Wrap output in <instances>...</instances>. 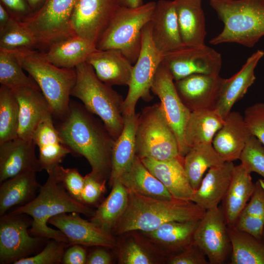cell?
I'll use <instances>...</instances> for the list:
<instances>
[{"label":"cell","instance_id":"44","mask_svg":"<svg viewBox=\"0 0 264 264\" xmlns=\"http://www.w3.org/2000/svg\"><path fill=\"white\" fill-rule=\"evenodd\" d=\"M243 117L251 134L264 146V103H256L247 108Z\"/></svg>","mask_w":264,"mask_h":264},{"label":"cell","instance_id":"4","mask_svg":"<svg viewBox=\"0 0 264 264\" xmlns=\"http://www.w3.org/2000/svg\"><path fill=\"white\" fill-rule=\"evenodd\" d=\"M11 51L38 85L50 106L53 117L63 118L68 111L71 91L76 80L75 68L56 66L34 49Z\"/></svg>","mask_w":264,"mask_h":264},{"label":"cell","instance_id":"45","mask_svg":"<svg viewBox=\"0 0 264 264\" xmlns=\"http://www.w3.org/2000/svg\"><path fill=\"white\" fill-rule=\"evenodd\" d=\"M106 181L97 179L90 173L84 176L81 199L83 204L93 205L98 202L106 191Z\"/></svg>","mask_w":264,"mask_h":264},{"label":"cell","instance_id":"51","mask_svg":"<svg viewBox=\"0 0 264 264\" xmlns=\"http://www.w3.org/2000/svg\"><path fill=\"white\" fill-rule=\"evenodd\" d=\"M112 259L110 253L103 248H98L92 251L87 257V264H110Z\"/></svg>","mask_w":264,"mask_h":264},{"label":"cell","instance_id":"5","mask_svg":"<svg viewBox=\"0 0 264 264\" xmlns=\"http://www.w3.org/2000/svg\"><path fill=\"white\" fill-rule=\"evenodd\" d=\"M75 69L76 80L71 96L79 99L88 111L98 116L115 140L124 127V99L111 86L102 82L86 62Z\"/></svg>","mask_w":264,"mask_h":264},{"label":"cell","instance_id":"12","mask_svg":"<svg viewBox=\"0 0 264 264\" xmlns=\"http://www.w3.org/2000/svg\"><path fill=\"white\" fill-rule=\"evenodd\" d=\"M151 90L160 99L164 115L176 138L179 156L184 157L189 150L185 143L184 132L191 111L180 98L173 77L162 62L155 75Z\"/></svg>","mask_w":264,"mask_h":264},{"label":"cell","instance_id":"6","mask_svg":"<svg viewBox=\"0 0 264 264\" xmlns=\"http://www.w3.org/2000/svg\"><path fill=\"white\" fill-rule=\"evenodd\" d=\"M210 4L224 24L210 44L235 43L252 47L264 36V0H210Z\"/></svg>","mask_w":264,"mask_h":264},{"label":"cell","instance_id":"55","mask_svg":"<svg viewBox=\"0 0 264 264\" xmlns=\"http://www.w3.org/2000/svg\"><path fill=\"white\" fill-rule=\"evenodd\" d=\"M263 238L264 240V226L263 231Z\"/></svg>","mask_w":264,"mask_h":264},{"label":"cell","instance_id":"14","mask_svg":"<svg viewBox=\"0 0 264 264\" xmlns=\"http://www.w3.org/2000/svg\"><path fill=\"white\" fill-rule=\"evenodd\" d=\"M193 242L205 253L210 264H222L231 252L228 227L220 205L206 210L195 230Z\"/></svg>","mask_w":264,"mask_h":264},{"label":"cell","instance_id":"32","mask_svg":"<svg viewBox=\"0 0 264 264\" xmlns=\"http://www.w3.org/2000/svg\"><path fill=\"white\" fill-rule=\"evenodd\" d=\"M223 123L224 118L216 109L191 111L184 132L187 147L190 150L196 145L212 144Z\"/></svg>","mask_w":264,"mask_h":264},{"label":"cell","instance_id":"49","mask_svg":"<svg viewBox=\"0 0 264 264\" xmlns=\"http://www.w3.org/2000/svg\"><path fill=\"white\" fill-rule=\"evenodd\" d=\"M84 246L80 244L68 246L65 251L62 263L64 264H86L88 256Z\"/></svg>","mask_w":264,"mask_h":264},{"label":"cell","instance_id":"10","mask_svg":"<svg viewBox=\"0 0 264 264\" xmlns=\"http://www.w3.org/2000/svg\"><path fill=\"white\" fill-rule=\"evenodd\" d=\"M163 54L155 47L152 37L151 21L142 32L141 47L138 57L133 66L129 90L123 104V115L135 113L138 100L152 99L151 87Z\"/></svg>","mask_w":264,"mask_h":264},{"label":"cell","instance_id":"1","mask_svg":"<svg viewBox=\"0 0 264 264\" xmlns=\"http://www.w3.org/2000/svg\"><path fill=\"white\" fill-rule=\"evenodd\" d=\"M60 121L56 127L70 154L84 157L90 165V173L97 179H109L115 140L103 122L83 105L71 101L67 114Z\"/></svg>","mask_w":264,"mask_h":264},{"label":"cell","instance_id":"2","mask_svg":"<svg viewBox=\"0 0 264 264\" xmlns=\"http://www.w3.org/2000/svg\"><path fill=\"white\" fill-rule=\"evenodd\" d=\"M128 191L127 208L113 230L116 234L136 230L148 233L172 221H198L206 211L191 200L158 199Z\"/></svg>","mask_w":264,"mask_h":264},{"label":"cell","instance_id":"20","mask_svg":"<svg viewBox=\"0 0 264 264\" xmlns=\"http://www.w3.org/2000/svg\"><path fill=\"white\" fill-rule=\"evenodd\" d=\"M251 135L243 116L238 111H230L214 136L212 144L224 162H233L239 159Z\"/></svg>","mask_w":264,"mask_h":264},{"label":"cell","instance_id":"37","mask_svg":"<svg viewBox=\"0 0 264 264\" xmlns=\"http://www.w3.org/2000/svg\"><path fill=\"white\" fill-rule=\"evenodd\" d=\"M198 221H169L146 233L171 251L178 253L193 242L194 233Z\"/></svg>","mask_w":264,"mask_h":264},{"label":"cell","instance_id":"17","mask_svg":"<svg viewBox=\"0 0 264 264\" xmlns=\"http://www.w3.org/2000/svg\"><path fill=\"white\" fill-rule=\"evenodd\" d=\"M224 79L195 74L175 82L177 93L191 111L215 109Z\"/></svg>","mask_w":264,"mask_h":264},{"label":"cell","instance_id":"23","mask_svg":"<svg viewBox=\"0 0 264 264\" xmlns=\"http://www.w3.org/2000/svg\"><path fill=\"white\" fill-rule=\"evenodd\" d=\"M179 156L166 160L140 159L148 170L165 187L175 198L191 200L194 193Z\"/></svg>","mask_w":264,"mask_h":264},{"label":"cell","instance_id":"48","mask_svg":"<svg viewBox=\"0 0 264 264\" xmlns=\"http://www.w3.org/2000/svg\"><path fill=\"white\" fill-rule=\"evenodd\" d=\"M124 264H151L153 261L147 253L137 242L130 241L125 244L120 255Z\"/></svg>","mask_w":264,"mask_h":264},{"label":"cell","instance_id":"30","mask_svg":"<svg viewBox=\"0 0 264 264\" xmlns=\"http://www.w3.org/2000/svg\"><path fill=\"white\" fill-rule=\"evenodd\" d=\"M96 49L95 44L75 35L52 43L47 51L41 53L47 61L56 66L75 68L86 62Z\"/></svg>","mask_w":264,"mask_h":264},{"label":"cell","instance_id":"22","mask_svg":"<svg viewBox=\"0 0 264 264\" xmlns=\"http://www.w3.org/2000/svg\"><path fill=\"white\" fill-rule=\"evenodd\" d=\"M151 22L153 41L163 54L183 45L174 0H158Z\"/></svg>","mask_w":264,"mask_h":264},{"label":"cell","instance_id":"53","mask_svg":"<svg viewBox=\"0 0 264 264\" xmlns=\"http://www.w3.org/2000/svg\"><path fill=\"white\" fill-rule=\"evenodd\" d=\"M121 6L136 8L143 4V0H120Z\"/></svg>","mask_w":264,"mask_h":264},{"label":"cell","instance_id":"47","mask_svg":"<svg viewBox=\"0 0 264 264\" xmlns=\"http://www.w3.org/2000/svg\"><path fill=\"white\" fill-rule=\"evenodd\" d=\"M171 264H208L204 251L194 242L170 259Z\"/></svg>","mask_w":264,"mask_h":264},{"label":"cell","instance_id":"24","mask_svg":"<svg viewBox=\"0 0 264 264\" xmlns=\"http://www.w3.org/2000/svg\"><path fill=\"white\" fill-rule=\"evenodd\" d=\"M86 62L105 84L111 87L129 85L133 66L119 50L97 49Z\"/></svg>","mask_w":264,"mask_h":264},{"label":"cell","instance_id":"54","mask_svg":"<svg viewBox=\"0 0 264 264\" xmlns=\"http://www.w3.org/2000/svg\"><path fill=\"white\" fill-rule=\"evenodd\" d=\"M28 3L31 12L37 9L44 0H25Z\"/></svg>","mask_w":264,"mask_h":264},{"label":"cell","instance_id":"46","mask_svg":"<svg viewBox=\"0 0 264 264\" xmlns=\"http://www.w3.org/2000/svg\"><path fill=\"white\" fill-rule=\"evenodd\" d=\"M255 184V188L250 200L241 214L250 216L264 221V179H259Z\"/></svg>","mask_w":264,"mask_h":264},{"label":"cell","instance_id":"35","mask_svg":"<svg viewBox=\"0 0 264 264\" xmlns=\"http://www.w3.org/2000/svg\"><path fill=\"white\" fill-rule=\"evenodd\" d=\"M224 162L212 144L192 147L184 157L183 166L194 191L199 187L207 170Z\"/></svg>","mask_w":264,"mask_h":264},{"label":"cell","instance_id":"26","mask_svg":"<svg viewBox=\"0 0 264 264\" xmlns=\"http://www.w3.org/2000/svg\"><path fill=\"white\" fill-rule=\"evenodd\" d=\"M241 163L235 166L232 177L220 205L227 227H234L253 193L255 184Z\"/></svg>","mask_w":264,"mask_h":264},{"label":"cell","instance_id":"18","mask_svg":"<svg viewBox=\"0 0 264 264\" xmlns=\"http://www.w3.org/2000/svg\"><path fill=\"white\" fill-rule=\"evenodd\" d=\"M33 140L17 138L0 144V183L19 174L43 170Z\"/></svg>","mask_w":264,"mask_h":264},{"label":"cell","instance_id":"39","mask_svg":"<svg viewBox=\"0 0 264 264\" xmlns=\"http://www.w3.org/2000/svg\"><path fill=\"white\" fill-rule=\"evenodd\" d=\"M23 70L12 51L0 49V85L11 89L28 87L40 90L36 82Z\"/></svg>","mask_w":264,"mask_h":264},{"label":"cell","instance_id":"21","mask_svg":"<svg viewBox=\"0 0 264 264\" xmlns=\"http://www.w3.org/2000/svg\"><path fill=\"white\" fill-rule=\"evenodd\" d=\"M264 56V51L258 50L247 58L238 72L229 79H224L215 108L224 119L254 83L255 69Z\"/></svg>","mask_w":264,"mask_h":264},{"label":"cell","instance_id":"36","mask_svg":"<svg viewBox=\"0 0 264 264\" xmlns=\"http://www.w3.org/2000/svg\"><path fill=\"white\" fill-rule=\"evenodd\" d=\"M231 264H264V240L236 227H228Z\"/></svg>","mask_w":264,"mask_h":264},{"label":"cell","instance_id":"28","mask_svg":"<svg viewBox=\"0 0 264 264\" xmlns=\"http://www.w3.org/2000/svg\"><path fill=\"white\" fill-rule=\"evenodd\" d=\"M139 114L124 115L122 132L115 140L111 155L110 184L120 180L132 165L136 157L135 132Z\"/></svg>","mask_w":264,"mask_h":264},{"label":"cell","instance_id":"34","mask_svg":"<svg viewBox=\"0 0 264 264\" xmlns=\"http://www.w3.org/2000/svg\"><path fill=\"white\" fill-rule=\"evenodd\" d=\"M111 187L109 195L99 205L90 220L96 226L111 234L128 201V191L119 180Z\"/></svg>","mask_w":264,"mask_h":264},{"label":"cell","instance_id":"38","mask_svg":"<svg viewBox=\"0 0 264 264\" xmlns=\"http://www.w3.org/2000/svg\"><path fill=\"white\" fill-rule=\"evenodd\" d=\"M19 106L13 90L0 87V144L18 137Z\"/></svg>","mask_w":264,"mask_h":264},{"label":"cell","instance_id":"9","mask_svg":"<svg viewBox=\"0 0 264 264\" xmlns=\"http://www.w3.org/2000/svg\"><path fill=\"white\" fill-rule=\"evenodd\" d=\"M78 0H44L36 10L20 20L33 35L39 46L75 36L71 24Z\"/></svg>","mask_w":264,"mask_h":264},{"label":"cell","instance_id":"19","mask_svg":"<svg viewBox=\"0 0 264 264\" xmlns=\"http://www.w3.org/2000/svg\"><path fill=\"white\" fill-rule=\"evenodd\" d=\"M12 90L19 106L18 137L32 140L33 133L39 124L52 115L50 106L39 89L23 87Z\"/></svg>","mask_w":264,"mask_h":264},{"label":"cell","instance_id":"43","mask_svg":"<svg viewBox=\"0 0 264 264\" xmlns=\"http://www.w3.org/2000/svg\"><path fill=\"white\" fill-rule=\"evenodd\" d=\"M53 171L59 182L75 200L82 203L81 194L84 184V176L77 168H65L61 165Z\"/></svg>","mask_w":264,"mask_h":264},{"label":"cell","instance_id":"8","mask_svg":"<svg viewBox=\"0 0 264 264\" xmlns=\"http://www.w3.org/2000/svg\"><path fill=\"white\" fill-rule=\"evenodd\" d=\"M135 154L140 159L166 160L179 156L176 138L159 103L144 108L135 132Z\"/></svg>","mask_w":264,"mask_h":264},{"label":"cell","instance_id":"41","mask_svg":"<svg viewBox=\"0 0 264 264\" xmlns=\"http://www.w3.org/2000/svg\"><path fill=\"white\" fill-rule=\"evenodd\" d=\"M239 159L249 173H256L264 178V146L256 136L249 137Z\"/></svg>","mask_w":264,"mask_h":264},{"label":"cell","instance_id":"7","mask_svg":"<svg viewBox=\"0 0 264 264\" xmlns=\"http://www.w3.org/2000/svg\"><path fill=\"white\" fill-rule=\"evenodd\" d=\"M156 2L150 1L136 8L121 6L96 44V48L119 50L134 64L141 49L142 30L152 20Z\"/></svg>","mask_w":264,"mask_h":264},{"label":"cell","instance_id":"13","mask_svg":"<svg viewBox=\"0 0 264 264\" xmlns=\"http://www.w3.org/2000/svg\"><path fill=\"white\" fill-rule=\"evenodd\" d=\"M162 62L175 82L195 74L219 75L222 65L220 54L205 44L182 45L164 54Z\"/></svg>","mask_w":264,"mask_h":264},{"label":"cell","instance_id":"16","mask_svg":"<svg viewBox=\"0 0 264 264\" xmlns=\"http://www.w3.org/2000/svg\"><path fill=\"white\" fill-rule=\"evenodd\" d=\"M77 212L65 213L50 219L48 223L61 231L66 237L68 246L80 244L84 246L113 248L116 241L112 234L82 218Z\"/></svg>","mask_w":264,"mask_h":264},{"label":"cell","instance_id":"40","mask_svg":"<svg viewBox=\"0 0 264 264\" xmlns=\"http://www.w3.org/2000/svg\"><path fill=\"white\" fill-rule=\"evenodd\" d=\"M0 33V49H34L39 46L35 38L22 25L20 19L12 15L9 23Z\"/></svg>","mask_w":264,"mask_h":264},{"label":"cell","instance_id":"29","mask_svg":"<svg viewBox=\"0 0 264 264\" xmlns=\"http://www.w3.org/2000/svg\"><path fill=\"white\" fill-rule=\"evenodd\" d=\"M183 45L204 44L206 35L202 0H174Z\"/></svg>","mask_w":264,"mask_h":264},{"label":"cell","instance_id":"27","mask_svg":"<svg viewBox=\"0 0 264 264\" xmlns=\"http://www.w3.org/2000/svg\"><path fill=\"white\" fill-rule=\"evenodd\" d=\"M53 116L44 119L34 131L32 140L39 150V160L48 174L60 165L70 150L63 144L53 122Z\"/></svg>","mask_w":264,"mask_h":264},{"label":"cell","instance_id":"42","mask_svg":"<svg viewBox=\"0 0 264 264\" xmlns=\"http://www.w3.org/2000/svg\"><path fill=\"white\" fill-rule=\"evenodd\" d=\"M68 243L56 239H49L44 247L36 254L20 259L14 264H58L63 257Z\"/></svg>","mask_w":264,"mask_h":264},{"label":"cell","instance_id":"33","mask_svg":"<svg viewBox=\"0 0 264 264\" xmlns=\"http://www.w3.org/2000/svg\"><path fill=\"white\" fill-rule=\"evenodd\" d=\"M119 180L128 190L146 197L162 199L174 198L136 156L130 169Z\"/></svg>","mask_w":264,"mask_h":264},{"label":"cell","instance_id":"50","mask_svg":"<svg viewBox=\"0 0 264 264\" xmlns=\"http://www.w3.org/2000/svg\"><path fill=\"white\" fill-rule=\"evenodd\" d=\"M0 3L11 15L18 18L19 16L24 17L31 12L25 0H0Z\"/></svg>","mask_w":264,"mask_h":264},{"label":"cell","instance_id":"3","mask_svg":"<svg viewBox=\"0 0 264 264\" xmlns=\"http://www.w3.org/2000/svg\"><path fill=\"white\" fill-rule=\"evenodd\" d=\"M48 174L46 182L41 185L38 195L33 200L8 213L30 216L32 219L29 230L31 235L58 240L68 244L67 238L61 231L48 226L49 220L65 213L77 212L92 216L94 211L73 198L59 182L53 170Z\"/></svg>","mask_w":264,"mask_h":264},{"label":"cell","instance_id":"31","mask_svg":"<svg viewBox=\"0 0 264 264\" xmlns=\"http://www.w3.org/2000/svg\"><path fill=\"white\" fill-rule=\"evenodd\" d=\"M41 186L34 172L22 173L0 182V216L14 207L30 202Z\"/></svg>","mask_w":264,"mask_h":264},{"label":"cell","instance_id":"25","mask_svg":"<svg viewBox=\"0 0 264 264\" xmlns=\"http://www.w3.org/2000/svg\"><path fill=\"white\" fill-rule=\"evenodd\" d=\"M235 165L224 162L210 168L191 198L205 210L218 207L230 185Z\"/></svg>","mask_w":264,"mask_h":264},{"label":"cell","instance_id":"52","mask_svg":"<svg viewBox=\"0 0 264 264\" xmlns=\"http://www.w3.org/2000/svg\"><path fill=\"white\" fill-rule=\"evenodd\" d=\"M12 15L0 2V32H1L10 21Z\"/></svg>","mask_w":264,"mask_h":264},{"label":"cell","instance_id":"11","mask_svg":"<svg viewBox=\"0 0 264 264\" xmlns=\"http://www.w3.org/2000/svg\"><path fill=\"white\" fill-rule=\"evenodd\" d=\"M32 218L25 214H6L0 218V264L15 262L36 254L48 239L31 235Z\"/></svg>","mask_w":264,"mask_h":264},{"label":"cell","instance_id":"15","mask_svg":"<svg viewBox=\"0 0 264 264\" xmlns=\"http://www.w3.org/2000/svg\"><path fill=\"white\" fill-rule=\"evenodd\" d=\"M121 6L120 0H78L71 20L74 33L96 44Z\"/></svg>","mask_w":264,"mask_h":264}]
</instances>
